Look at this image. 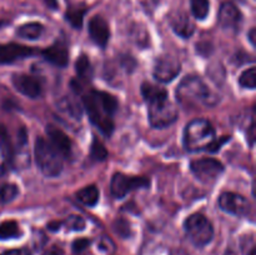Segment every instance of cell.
I'll return each instance as SVG.
<instances>
[{"label": "cell", "mask_w": 256, "mask_h": 255, "mask_svg": "<svg viewBox=\"0 0 256 255\" xmlns=\"http://www.w3.org/2000/svg\"><path fill=\"white\" fill-rule=\"evenodd\" d=\"M90 152H92V159L98 160V162L105 160L108 156L106 149H105L104 145H102L98 139H94V142H92V150H90Z\"/></svg>", "instance_id": "cell-30"}, {"label": "cell", "mask_w": 256, "mask_h": 255, "mask_svg": "<svg viewBox=\"0 0 256 255\" xmlns=\"http://www.w3.org/2000/svg\"><path fill=\"white\" fill-rule=\"evenodd\" d=\"M255 32H256L255 28H252V29L249 32V40H250V42H252V46H255V45H256V42H255Z\"/></svg>", "instance_id": "cell-39"}, {"label": "cell", "mask_w": 256, "mask_h": 255, "mask_svg": "<svg viewBox=\"0 0 256 255\" xmlns=\"http://www.w3.org/2000/svg\"><path fill=\"white\" fill-rule=\"evenodd\" d=\"M160 0H140V2L142 4V6L145 8V10H152L159 4Z\"/></svg>", "instance_id": "cell-35"}, {"label": "cell", "mask_w": 256, "mask_h": 255, "mask_svg": "<svg viewBox=\"0 0 256 255\" xmlns=\"http://www.w3.org/2000/svg\"><path fill=\"white\" fill-rule=\"evenodd\" d=\"M88 26H89V34L92 42L104 49L110 39V28L106 20L100 15H96V16L90 19Z\"/></svg>", "instance_id": "cell-13"}, {"label": "cell", "mask_w": 256, "mask_h": 255, "mask_svg": "<svg viewBox=\"0 0 256 255\" xmlns=\"http://www.w3.org/2000/svg\"><path fill=\"white\" fill-rule=\"evenodd\" d=\"M44 32V26L40 22H28V24L22 25L16 30V35L22 39L28 40H36Z\"/></svg>", "instance_id": "cell-19"}, {"label": "cell", "mask_w": 256, "mask_h": 255, "mask_svg": "<svg viewBox=\"0 0 256 255\" xmlns=\"http://www.w3.org/2000/svg\"><path fill=\"white\" fill-rule=\"evenodd\" d=\"M170 25H172V30H174L179 36L184 38V39L190 38L194 34V24H192L190 18L188 16L185 12H176V14L170 19Z\"/></svg>", "instance_id": "cell-18"}, {"label": "cell", "mask_w": 256, "mask_h": 255, "mask_svg": "<svg viewBox=\"0 0 256 255\" xmlns=\"http://www.w3.org/2000/svg\"><path fill=\"white\" fill-rule=\"evenodd\" d=\"M219 206L222 212H226L236 216H244L250 212L252 205L249 200L236 192H222L219 198Z\"/></svg>", "instance_id": "cell-10"}, {"label": "cell", "mask_w": 256, "mask_h": 255, "mask_svg": "<svg viewBox=\"0 0 256 255\" xmlns=\"http://www.w3.org/2000/svg\"><path fill=\"white\" fill-rule=\"evenodd\" d=\"M185 232L190 242L198 248L209 244L214 238V228L210 220L202 214H192L185 220Z\"/></svg>", "instance_id": "cell-6"}, {"label": "cell", "mask_w": 256, "mask_h": 255, "mask_svg": "<svg viewBox=\"0 0 256 255\" xmlns=\"http://www.w3.org/2000/svg\"><path fill=\"white\" fill-rule=\"evenodd\" d=\"M12 82L20 94L25 95L30 99H36L42 95V82L36 78L26 74H15L12 75Z\"/></svg>", "instance_id": "cell-12"}, {"label": "cell", "mask_w": 256, "mask_h": 255, "mask_svg": "<svg viewBox=\"0 0 256 255\" xmlns=\"http://www.w3.org/2000/svg\"><path fill=\"white\" fill-rule=\"evenodd\" d=\"M149 104V122L156 129H164L174 124L178 119V109L166 95L155 98Z\"/></svg>", "instance_id": "cell-5"}, {"label": "cell", "mask_w": 256, "mask_h": 255, "mask_svg": "<svg viewBox=\"0 0 256 255\" xmlns=\"http://www.w3.org/2000/svg\"><path fill=\"white\" fill-rule=\"evenodd\" d=\"M239 84L242 88L246 89H255L256 88V69L255 68H250V69L245 70L242 75H240Z\"/></svg>", "instance_id": "cell-27"}, {"label": "cell", "mask_w": 256, "mask_h": 255, "mask_svg": "<svg viewBox=\"0 0 256 255\" xmlns=\"http://www.w3.org/2000/svg\"><path fill=\"white\" fill-rule=\"evenodd\" d=\"M35 160L42 174L48 178H55L62 170V158L56 149L44 138L35 142Z\"/></svg>", "instance_id": "cell-4"}, {"label": "cell", "mask_w": 256, "mask_h": 255, "mask_svg": "<svg viewBox=\"0 0 256 255\" xmlns=\"http://www.w3.org/2000/svg\"><path fill=\"white\" fill-rule=\"evenodd\" d=\"M88 115L100 132L109 136L114 130L112 116L116 112L118 102L112 95L104 92H89L82 98Z\"/></svg>", "instance_id": "cell-1"}, {"label": "cell", "mask_w": 256, "mask_h": 255, "mask_svg": "<svg viewBox=\"0 0 256 255\" xmlns=\"http://www.w3.org/2000/svg\"><path fill=\"white\" fill-rule=\"evenodd\" d=\"M242 22V12L232 2H224L219 10V24L225 32H238Z\"/></svg>", "instance_id": "cell-11"}, {"label": "cell", "mask_w": 256, "mask_h": 255, "mask_svg": "<svg viewBox=\"0 0 256 255\" xmlns=\"http://www.w3.org/2000/svg\"><path fill=\"white\" fill-rule=\"evenodd\" d=\"M19 195V188L15 184H4L0 186V205L12 202Z\"/></svg>", "instance_id": "cell-26"}, {"label": "cell", "mask_w": 256, "mask_h": 255, "mask_svg": "<svg viewBox=\"0 0 256 255\" xmlns=\"http://www.w3.org/2000/svg\"><path fill=\"white\" fill-rule=\"evenodd\" d=\"M22 235L19 224L14 220H6L0 224V240L16 239Z\"/></svg>", "instance_id": "cell-21"}, {"label": "cell", "mask_w": 256, "mask_h": 255, "mask_svg": "<svg viewBox=\"0 0 256 255\" xmlns=\"http://www.w3.org/2000/svg\"><path fill=\"white\" fill-rule=\"evenodd\" d=\"M76 198L79 202H82L86 206H95L99 202V189L95 185L85 186L76 192Z\"/></svg>", "instance_id": "cell-20"}, {"label": "cell", "mask_w": 256, "mask_h": 255, "mask_svg": "<svg viewBox=\"0 0 256 255\" xmlns=\"http://www.w3.org/2000/svg\"><path fill=\"white\" fill-rule=\"evenodd\" d=\"M44 2H45V4H48L50 8H52V9H55V8L58 6L56 0H44Z\"/></svg>", "instance_id": "cell-40"}, {"label": "cell", "mask_w": 256, "mask_h": 255, "mask_svg": "<svg viewBox=\"0 0 256 255\" xmlns=\"http://www.w3.org/2000/svg\"><path fill=\"white\" fill-rule=\"evenodd\" d=\"M149 185V179L142 176H129L122 172H116L114 174L110 184V190H112V196L116 199H122L126 196L132 190L142 189Z\"/></svg>", "instance_id": "cell-8"}, {"label": "cell", "mask_w": 256, "mask_h": 255, "mask_svg": "<svg viewBox=\"0 0 256 255\" xmlns=\"http://www.w3.org/2000/svg\"><path fill=\"white\" fill-rule=\"evenodd\" d=\"M62 225V222H50L49 225H48V229L49 230H52V232H55V230H59L60 226Z\"/></svg>", "instance_id": "cell-37"}, {"label": "cell", "mask_w": 256, "mask_h": 255, "mask_svg": "<svg viewBox=\"0 0 256 255\" xmlns=\"http://www.w3.org/2000/svg\"><path fill=\"white\" fill-rule=\"evenodd\" d=\"M112 228H114L115 232L118 235H120L122 238H129L132 235V228H130L129 222L124 219H118L115 220L114 224H112Z\"/></svg>", "instance_id": "cell-29"}, {"label": "cell", "mask_w": 256, "mask_h": 255, "mask_svg": "<svg viewBox=\"0 0 256 255\" xmlns=\"http://www.w3.org/2000/svg\"><path fill=\"white\" fill-rule=\"evenodd\" d=\"M85 8L82 6H72L69 8V10L65 14V18H66L68 22L75 28V29H80L82 25V19H84L85 14Z\"/></svg>", "instance_id": "cell-23"}, {"label": "cell", "mask_w": 256, "mask_h": 255, "mask_svg": "<svg viewBox=\"0 0 256 255\" xmlns=\"http://www.w3.org/2000/svg\"><path fill=\"white\" fill-rule=\"evenodd\" d=\"M182 64L179 59L172 55H162L155 60L154 76L160 82H170L179 75Z\"/></svg>", "instance_id": "cell-9"}, {"label": "cell", "mask_w": 256, "mask_h": 255, "mask_svg": "<svg viewBox=\"0 0 256 255\" xmlns=\"http://www.w3.org/2000/svg\"><path fill=\"white\" fill-rule=\"evenodd\" d=\"M142 94L144 96L145 102H150V100L155 99V98L162 96V95H166V90H164L162 88L158 86V85L150 84V82H144L142 85Z\"/></svg>", "instance_id": "cell-25"}, {"label": "cell", "mask_w": 256, "mask_h": 255, "mask_svg": "<svg viewBox=\"0 0 256 255\" xmlns=\"http://www.w3.org/2000/svg\"><path fill=\"white\" fill-rule=\"evenodd\" d=\"M172 255H188L184 250H176V252H172Z\"/></svg>", "instance_id": "cell-41"}, {"label": "cell", "mask_w": 256, "mask_h": 255, "mask_svg": "<svg viewBox=\"0 0 256 255\" xmlns=\"http://www.w3.org/2000/svg\"><path fill=\"white\" fill-rule=\"evenodd\" d=\"M65 226L68 230H74V232H80V230H84L85 228V222L82 216H78V215H72V216L68 218L64 222Z\"/></svg>", "instance_id": "cell-31"}, {"label": "cell", "mask_w": 256, "mask_h": 255, "mask_svg": "<svg viewBox=\"0 0 256 255\" xmlns=\"http://www.w3.org/2000/svg\"><path fill=\"white\" fill-rule=\"evenodd\" d=\"M45 255H62V250L60 249V248L54 246L52 248V249H50Z\"/></svg>", "instance_id": "cell-38"}, {"label": "cell", "mask_w": 256, "mask_h": 255, "mask_svg": "<svg viewBox=\"0 0 256 255\" xmlns=\"http://www.w3.org/2000/svg\"><path fill=\"white\" fill-rule=\"evenodd\" d=\"M62 119H64L68 124H76L80 122L82 116V108L79 102L70 96H65L56 104Z\"/></svg>", "instance_id": "cell-15"}, {"label": "cell", "mask_w": 256, "mask_h": 255, "mask_svg": "<svg viewBox=\"0 0 256 255\" xmlns=\"http://www.w3.org/2000/svg\"><path fill=\"white\" fill-rule=\"evenodd\" d=\"M99 249L104 252H112L115 250V246L109 238L102 236V239L99 240Z\"/></svg>", "instance_id": "cell-32"}, {"label": "cell", "mask_w": 256, "mask_h": 255, "mask_svg": "<svg viewBox=\"0 0 256 255\" xmlns=\"http://www.w3.org/2000/svg\"><path fill=\"white\" fill-rule=\"evenodd\" d=\"M190 8L196 19L204 20L209 14L210 2L209 0H190Z\"/></svg>", "instance_id": "cell-24"}, {"label": "cell", "mask_w": 256, "mask_h": 255, "mask_svg": "<svg viewBox=\"0 0 256 255\" xmlns=\"http://www.w3.org/2000/svg\"><path fill=\"white\" fill-rule=\"evenodd\" d=\"M216 140L212 125L205 119L192 120L184 130V146L188 152H210Z\"/></svg>", "instance_id": "cell-3"}, {"label": "cell", "mask_w": 256, "mask_h": 255, "mask_svg": "<svg viewBox=\"0 0 256 255\" xmlns=\"http://www.w3.org/2000/svg\"><path fill=\"white\" fill-rule=\"evenodd\" d=\"M190 170L198 180L204 184H212L224 172V165L212 158H202L192 162Z\"/></svg>", "instance_id": "cell-7"}, {"label": "cell", "mask_w": 256, "mask_h": 255, "mask_svg": "<svg viewBox=\"0 0 256 255\" xmlns=\"http://www.w3.org/2000/svg\"><path fill=\"white\" fill-rule=\"evenodd\" d=\"M46 134L49 136V142H52V146L59 152L62 156L69 158L72 152V140L69 139L66 134L62 132L59 128L54 126V125H49L46 128Z\"/></svg>", "instance_id": "cell-14"}, {"label": "cell", "mask_w": 256, "mask_h": 255, "mask_svg": "<svg viewBox=\"0 0 256 255\" xmlns=\"http://www.w3.org/2000/svg\"><path fill=\"white\" fill-rule=\"evenodd\" d=\"M176 99L184 109H199L202 106H214L219 102V96L212 92L202 78L189 75L180 82L176 88Z\"/></svg>", "instance_id": "cell-2"}, {"label": "cell", "mask_w": 256, "mask_h": 255, "mask_svg": "<svg viewBox=\"0 0 256 255\" xmlns=\"http://www.w3.org/2000/svg\"><path fill=\"white\" fill-rule=\"evenodd\" d=\"M9 164H10L9 158L5 155V152H2V148H0V176H2V175L4 174L5 172H6L8 165H9Z\"/></svg>", "instance_id": "cell-34"}, {"label": "cell", "mask_w": 256, "mask_h": 255, "mask_svg": "<svg viewBox=\"0 0 256 255\" xmlns=\"http://www.w3.org/2000/svg\"><path fill=\"white\" fill-rule=\"evenodd\" d=\"M2 255H30V252L26 249H14L9 250V252H5Z\"/></svg>", "instance_id": "cell-36"}, {"label": "cell", "mask_w": 256, "mask_h": 255, "mask_svg": "<svg viewBox=\"0 0 256 255\" xmlns=\"http://www.w3.org/2000/svg\"><path fill=\"white\" fill-rule=\"evenodd\" d=\"M90 245L89 239H78L72 242V250L74 252H82Z\"/></svg>", "instance_id": "cell-33"}, {"label": "cell", "mask_w": 256, "mask_h": 255, "mask_svg": "<svg viewBox=\"0 0 256 255\" xmlns=\"http://www.w3.org/2000/svg\"><path fill=\"white\" fill-rule=\"evenodd\" d=\"M75 70H76V74L80 79L88 80V82L92 80V65L86 55H82V56L78 59V62H75Z\"/></svg>", "instance_id": "cell-22"}, {"label": "cell", "mask_w": 256, "mask_h": 255, "mask_svg": "<svg viewBox=\"0 0 256 255\" xmlns=\"http://www.w3.org/2000/svg\"><path fill=\"white\" fill-rule=\"evenodd\" d=\"M42 55L48 62L59 68L66 66L69 62V52H68V48L62 42H55L54 45L42 50Z\"/></svg>", "instance_id": "cell-17"}, {"label": "cell", "mask_w": 256, "mask_h": 255, "mask_svg": "<svg viewBox=\"0 0 256 255\" xmlns=\"http://www.w3.org/2000/svg\"><path fill=\"white\" fill-rule=\"evenodd\" d=\"M240 252L242 255H255V240L252 235H244L240 239Z\"/></svg>", "instance_id": "cell-28"}, {"label": "cell", "mask_w": 256, "mask_h": 255, "mask_svg": "<svg viewBox=\"0 0 256 255\" xmlns=\"http://www.w3.org/2000/svg\"><path fill=\"white\" fill-rule=\"evenodd\" d=\"M32 54H34V50L29 46L18 44H0V65L12 64Z\"/></svg>", "instance_id": "cell-16"}]
</instances>
